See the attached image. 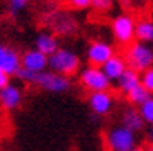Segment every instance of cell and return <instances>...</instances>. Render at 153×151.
I'll return each mask as SVG.
<instances>
[{"instance_id":"23","label":"cell","mask_w":153,"mask_h":151,"mask_svg":"<svg viewBox=\"0 0 153 151\" xmlns=\"http://www.w3.org/2000/svg\"><path fill=\"white\" fill-rule=\"evenodd\" d=\"M27 2H29V0H10V10H12V14L22 10L24 7L27 5Z\"/></svg>"},{"instance_id":"11","label":"cell","mask_w":153,"mask_h":151,"mask_svg":"<svg viewBox=\"0 0 153 151\" xmlns=\"http://www.w3.org/2000/svg\"><path fill=\"white\" fill-rule=\"evenodd\" d=\"M21 100H22V93L19 87L9 85L0 90V105L4 109H7V110L17 109L21 105Z\"/></svg>"},{"instance_id":"19","label":"cell","mask_w":153,"mask_h":151,"mask_svg":"<svg viewBox=\"0 0 153 151\" xmlns=\"http://www.w3.org/2000/svg\"><path fill=\"white\" fill-rule=\"evenodd\" d=\"M140 114L145 119V122H148L150 126L153 124V97H150L145 104L140 105Z\"/></svg>"},{"instance_id":"12","label":"cell","mask_w":153,"mask_h":151,"mask_svg":"<svg viewBox=\"0 0 153 151\" xmlns=\"http://www.w3.org/2000/svg\"><path fill=\"white\" fill-rule=\"evenodd\" d=\"M102 70H104V73L107 75V78H109L111 81H114V80H119L121 76H123V73L128 70V66H126L124 58L114 54V56L102 66Z\"/></svg>"},{"instance_id":"8","label":"cell","mask_w":153,"mask_h":151,"mask_svg":"<svg viewBox=\"0 0 153 151\" xmlns=\"http://www.w3.org/2000/svg\"><path fill=\"white\" fill-rule=\"evenodd\" d=\"M21 61H22V68L34 71V73H43V71H46V66H49V56L41 53L39 49L26 51L24 56L21 58Z\"/></svg>"},{"instance_id":"6","label":"cell","mask_w":153,"mask_h":151,"mask_svg":"<svg viewBox=\"0 0 153 151\" xmlns=\"http://www.w3.org/2000/svg\"><path fill=\"white\" fill-rule=\"evenodd\" d=\"M112 33L117 43L129 44L133 39L136 38V24L129 16H117L112 21Z\"/></svg>"},{"instance_id":"15","label":"cell","mask_w":153,"mask_h":151,"mask_svg":"<svg viewBox=\"0 0 153 151\" xmlns=\"http://www.w3.org/2000/svg\"><path fill=\"white\" fill-rule=\"evenodd\" d=\"M117 83H119V88L123 90L124 93L131 92L134 87H138L140 83H141V76H140V71L133 70V68H129L128 66V70L123 73V76H121L119 80H117Z\"/></svg>"},{"instance_id":"24","label":"cell","mask_w":153,"mask_h":151,"mask_svg":"<svg viewBox=\"0 0 153 151\" xmlns=\"http://www.w3.org/2000/svg\"><path fill=\"white\" fill-rule=\"evenodd\" d=\"M9 85H10V75H9L5 70L0 68V90L5 88V87H9Z\"/></svg>"},{"instance_id":"2","label":"cell","mask_w":153,"mask_h":151,"mask_svg":"<svg viewBox=\"0 0 153 151\" xmlns=\"http://www.w3.org/2000/svg\"><path fill=\"white\" fill-rule=\"evenodd\" d=\"M105 143L109 151H131L136 148V136L129 129H126L124 126L112 127L105 136Z\"/></svg>"},{"instance_id":"5","label":"cell","mask_w":153,"mask_h":151,"mask_svg":"<svg viewBox=\"0 0 153 151\" xmlns=\"http://www.w3.org/2000/svg\"><path fill=\"white\" fill-rule=\"evenodd\" d=\"M36 85H39L41 88L48 90V92L53 93H60V92H66L70 88V81L65 75H60V73H55V71H43V73H38L36 76Z\"/></svg>"},{"instance_id":"26","label":"cell","mask_w":153,"mask_h":151,"mask_svg":"<svg viewBox=\"0 0 153 151\" xmlns=\"http://www.w3.org/2000/svg\"><path fill=\"white\" fill-rule=\"evenodd\" d=\"M148 139H150V141L153 143V124L150 126V131H148Z\"/></svg>"},{"instance_id":"10","label":"cell","mask_w":153,"mask_h":151,"mask_svg":"<svg viewBox=\"0 0 153 151\" xmlns=\"http://www.w3.org/2000/svg\"><path fill=\"white\" fill-rule=\"evenodd\" d=\"M0 68L5 70L9 75H17V71L22 68V61L19 54L5 46H0Z\"/></svg>"},{"instance_id":"14","label":"cell","mask_w":153,"mask_h":151,"mask_svg":"<svg viewBox=\"0 0 153 151\" xmlns=\"http://www.w3.org/2000/svg\"><path fill=\"white\" fill-rule=\"evenodd\" d=\"M51 27H53L58 34H71V33H75L76 24H75V21H73L70 16H66V14H56V16L53 17V21H51Z\"/></svg>"},{"instance_id":"25","label":"cell","mask_w":153,"mask_h":151,"mask_svg":"<svg viewBox=\"0 0 153 151\" xmlns=\"http://www.w3.org/2000/svg\"><path fill=\"white\" fill-rule=\"evenodd\" d=\"M68 4L76 9H87L92 5V0H68Z\"/></svg>"},{"instance_id":"7","label":"cell","mask_w":153,"mask_h":151,"mask_svg":"<svg viewBox=\"0 0 153 151\" xmlns=\"http://www.w3.org/2000/svg\"><path fill=\"white\" fill-rule=\"evenodd\" d=\"M112 56H114L112 46L104 43V41H95L87 49V59L90 61L92 66H100L102 68Z\"/></svg>"},{"instance_id":"18","label":"cell","mask_w":153,"mask_h":151,"mask_svg":"<svg viewBox=\"0 0 153 151\" xmlns=\"http://www.w3.org/2000/svg\"><path fill=\"white\" fill-rule=\"evenodd\" d=\"M136 38L143 43L153 41V22L141 21L136 24Z\"/></svg>"},{"instance_id":"27","label":"cell","mask_w":153,"mask_h":151,"mask_svg":"<svg viewBox=\"0 0 153 151\" xmlns=\"http://www.w3.org/2000/svg\"><path fill=\"white\" fill-rule=\"evenodd\" d=\"M131 151H148V150H145V148H133Z\"/></svg>"},{"instance_id":"20","label":"cell","mask_w":153,"mask_h":151,"mask_svg":"<svg viewBox=\"0 0 153 151\" xmlns=\"http://www.w3.org/2000/svg\"><path fill=\"white\" fill-rule=\"evenodd\" d=\"M141 85L146 88L150 93H153V66L148 68L146 71H143L141 75Z\"/></svg>"},{"instance_id":"1","label":"cell","mask_w":153,"mask_h":151,"mask_svg":"<svg viewBox=\"0 0 153 151\" xmlns=\"http://www.w3.org/2000/svg\"><path fill=\"white\" fill-rule=\"evenodd\" d=\"M80 66L78 56L70 49H58L55 54L49 56V68L60 75H73Z\"/></svg>"},{"instance_id":"21","label":"cell","mask_w":153,"mask_h":151,"mask_svg":"<svg viewBox=\"0 0 153 151\" xmlns=\"http://www.w3.org/2000/svg\"><path fill=\"white\" fill-rule=\"evenodd\" d=\"M36 76L38 73H34V71H29L26 68H21V70L17 71V78H21L22 81H29V83H34L36 81Z\"/></svg>"},{"instance_id":"28","label":"cell","mask_w":153,"mask_h":151,"mask_svg":"<svg viewBox=\"0 0 153 151\" xmlns=\"http://www.w3.org/2000/svg\"><path fill=\"white\" fill-rule=\"evenodd\" d=\"M148 151H153V148H152V150H148Z\"/></svg>"},{"instance_id":"16","label":"cell","mask_w":153,"mask_h":151,"mask_svg":"<svg viewBox=\"0 0 153 151\" xmlns=\"http://www.w3.org/2000/svg\"><path fill=\"white\" fill-rule=\"evenodd\" d=\"M36 49H39L46 56H51V54H55L58 51V41H56L55 36H51L48 33H43L36 38Z\"/></svg>"},{"instance_id":"17","label":"cell","mask_w":153,"mask_h":151,"mask_svg":"<svg viewBox=\"0 0 153 151\" xmlns=\"http://www.w3.org/2000/svg\"><path fill=\"white\" fill-rule=\"evenodd\" d=\"M150 97H152V93L148 92L141 83H140L138 87H134L131 92H128V98H129V102L134 104V105H141V104H145Z\"/></svg>"},{"instance_id":"3","label":"cell","mask_w":153,"mask_h":151,"mask_svg":"<svg viewBox=\"0 0 153 151\" xmlns=\"http://www.w3.org/2000/svg\"><path fill=\"white\" fill-rule=\"evenodd\" d=\"M126 63L136 71H146L153 66V49L141 43L133 44L126 53Z\"/></svg>"},{"instance_id":"9","label":"cell","mask_w":153,"mask_h":151,"mask_svg":"<svg viewBox=\"0 0 153 151\" xmlns=\"http://www.w3.org/2000/svg\"><path fill=\"white\" fill-rule=\"evenodd\" d=\"M112 104L114 100L109 92H92V95L88 97V105L97 115H105L112 109Z\"/></svg>"},{"instance_id":"22","label":"cell","mask_w":153,"mask_h":151,"mask_svg":"<svg viewBox=\"0 0 153 151\" xmlns=\"http://www.w3.org/2000/svg\"><path fill=\"white\" fill-rule=\"evenodd\" d=\"M92 7L95 10L105 12L112 7V0H92Z\"/></svg>"},{"instance_id":"4","label":"cell","mask_w":153,"mask_h":151,"mask_svg":"<svg viewBox=\"0 0 153 151\" xmlns=\"http://www.w3.org/2000/svg\"><path fill=\"white\" fill-rule=\"evenodd\" d=\"M80 81L90 92H107L111 87V80L107 78V75L104 73V70L100 66L85 68L80 75Z\"/></svg>"},{"instance_id":"13","label":"cell","mask_w":153,"mask_h":151,"mask_svg":"<svg viewBox=\"0 0 153 151\" xmlns=\"http://www.w3.org/2000/svg\"><path fill=\"white\" fill-rule=\"evenodd\" d=\"M123 126L126 129L133 131V132H140L145 126V119L141 117V114L138 109H133V107H128L123 112Z\"/></svg>"}]
</instances>
